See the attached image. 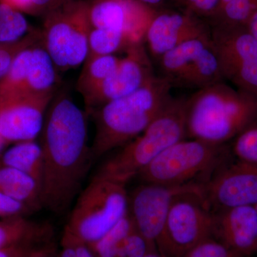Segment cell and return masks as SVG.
<instances>
[{
    "instance_id": "1",
    "label": "cell",
    "mask_w": 257,
    "mask_h": 257,
    "mask_svg": "<svg viewBox=\"0 0 257 257\" xmlns=\"http://www.w3.org/2000/svg\"><path fill=\"white\" fill-rule=\"evenodd\" d=\"M39 136L44 161L42 207L62 215L82 191L94 162L88 144L87 113L61 92L47 108Z\"/></svg>"
},
{
    "instance_id": "2",
    "label": "cell",
    "mask_w": 257,
    "mask_h": 257,
    "mask_svg": "<svg viewBox=\"0 0 257 257\" xmlns=\"http://www.w3.org/2000/svg\"><path fill=\"white\" fill-rule=\"evenodd\" d=\"M172 87L163 77L155 75L135 92L89 113L95 124L91 146L93 160L124 146L143 133L173 98Z\"/></svg>"
},
{
    "instance_id": "3",
    "label": "cell",
    "mask_w": 257,
    "mask_h": 257,
    "mask_svg": "<svg viewBox=\"0 0 257 257\" xmlns=\"http://www.w3.org/2000/svg\"><path fill=\"white\" fill-rule=\"evenodd\" d=\"M187 137L222 145L257 121V98L222 82L185 100Z\"/></svg>"
},
{
    "instance_id": "4",
    "label": "cell",
    "mask_w": 257,
    "mask_h": 257,
    "mask_svg": "<svg viewBox=\"0 0 257 257\" xmlns=\"http://www.w3.org/2000/svg\"><path fill=\"white\" fill-rule=\"evenodd\" d=\"M185 100L172 98L152 124L120 147L99 167L95 176L126 185L166 149L184 140L187 137Z\"/></svg>"
},
{
    "instance_id": "5",
    "label": "cell",
    "mask_w": 257,
    "mask_h": 257,
    "mask_svg": "<svg viewBox=\"0 0 257 257\" xmlns=\"http://www.w3.org/2000/svg\"><path fill=\"white\" fill-rule=\"evenodd\" d=\"M229 156L225 145L184 139L166 149L138 177L142 183L160 185L204 184L229 162Z\"/></svg>"
},
{
    "instance_id": "6",
    "label": "cell",
    "mask_w": 257,
    "mask_h": 257,
    "mask_svg": "<svg viewBox=\"0 0 257 257\" xmlns=\"http://www.w3.org/2000/svg\"><path fill=\"white\" fill-rule=\"evenodd\" d=\"M127 212L126 185L94 176L77 196L65 231L92 245L112 229Z\"/></svg>"
},
{
    "instance_id": "7",
    "label": "cell",
    "mask_w": 257,
    "mask_h": 257,
    "mask_svg": "<svg viewBox=\"0 0 257 257\" xmlns=\"http://www.w3.org/2000/svg\"><path fill=\"white\" fill-rule=\"evenodd\" d=\"M45 15L41 32L42 46L57 69L67 71L84 64L92 28L89 5L70 0Z\"/></svg>"
},
{
    "instance_id": "8",
    "label": "cell",
    "mask_w": 257,
    "mask_h": 257,
    "mask_svg": "<svg viewBox=\"0 0 257 257\" xmlns=\"http://www.w3.org/2000/svg\"><path fill=\"white\" fill-rule=\"evenodd\" d=\"M210 237H213V212L202 193H185L172 202L157 249L167 257H181Z\"/></svg>"
},
{
    "instance_id": "9",
    "label": "cell",
    "mask_w": 257,
    "mask_h": 257,
    "mask_svg": "<svg viewBox=\"0 0 257 257\" xmlns=\"http://www.w3.org/2000/svg\"><path fill=\"white\" fill-rule=\"evenodd\" d=\"M160 60L161 77L172 87L197 90L224 80L211 36L184 42Z\"/></svg>"
},
{
    "instance_id": "10",
    "label": "cell",
    "mask_w": 257,
    "mask_h": 257,
    "mask_svg": "<svg viewBox=\"0 0 257 257\" xmlns=\"http://www.w3.org/2000/svg\"><path fill=\"white\" fill-rule=\"evenodd\" d=\"M203 184L178 186L143 183L128 193V213L135 229L157 249L166 219L176 197L189 192L203 194Z\"/></svg>"
},
{
    "instance_id": "11",
    "label": "cell",
    "mask_w": 257,
    "mask_h": 257,
    "mask_svg": "<svg viewBox=\"0 0 257 257\" xmlns=\"http://www.w3.org/2000/svg\"><path fill=\"white\" fill-rule=\"evenodd\" d=\"M203 197L215 211L257 206V165L237 160L221 167L203 184Z\"/></svg>"
},
{
    "instance_id": "12",
    "label": "cell",
    "mask_w": 257,
    "mask_h": 257,
    "mask_svg": "<svg viewBox=\"0 0 257 257\" xmlns=\"http://www.w3.org/2000/svg\"><path fill=\"white\" fill-rule=\"evenodd\" d=\"M55 94L17 93L0 97V136L8 144L35 140Z\"/></svg>"
},
{
    "instance_id": "13",
    "label": "cell",
    "mask_w": 257,
    "mask_h": 257,
    "mask_svg": "<svg viewBox=\"0 0 257 257\" xmlns=\"http://www.w3.org/2000/svg\"><path fill=\"white\" fill-rule=\"evenodd\" d=\"M155 76L143 43L128 49L114 72L84 96L87 114L109 101L132 94Z\"/></svg>"
},
{
    "instance_id": "14",
    "label": "cell",
    "mask_w": 257,
    "mask_h": 257,
    "mask_svg": "<svg viewBox=\"0 0 257 257\" xmlns=\"http://www.w3.org/2000/svg\"><path fill=\"white\" fill-rule=\"evenodd\" d=\"M157 12L138 0H94L89 5L92 28L123 32L142 43Z\"/></svg>"
},
{
    "instance_id": "15",
    "label": "cell",
    "mask_w": 257,
    "mask_h": 257,
    "mask_svg": "<svg viewBox=\"0 0 257 257\" xmlns=\"http://www.w3.org/2000/svg\"><path fill=\"white\" fill-rule=\"evenodd\" d=\"M211 29L197 15L183 13H157L153 18L145 40L153 57L160 59L167 52L184 42L210 37Z\"/></svg>"
},
{
    "instance_id": "16",
    "label": "cell",
    "mask_w": 257,
    "mask_h": 257,
    "mask_svg": "<svg viewBox=\"0 0 257 257\" xmlns=\"http://www.w3.org/2000/svg\"><path fill=\"white\" fill-rule=\"evenodd\" d=\"M213 212V237L243 257L257 254V209L253 206Z\"/></svg>"
},
{
    "instance_id": "17",
    "label": "cell",
    "mask_w": 257,
    "mask_h": 257,
    "mask_svg": "<svg viewBox=\"0 0 257 257\" xmlns=\"http://www.w3.org/2000/svg\"><path fill=\"white\" fill-rule=\"evenodd\" d=\"M211 39L223 78L257 57V41L246 27H211Z\"/></svg>"
},
{
    "instance_id": "18",
    "label": "cell",
    "mask_w": 257,
    "mask_h": 257,
    "mask_svg": "<svg viewBox=\"0 0 257 257\" xmlns=\"http://www.w3.org/2000/svg\"><path fill=\"white\" fill-rule=\"evenodd\" d=\"M0 192L24 203L34 211L43 207L40 185L28 174L14 167L0 165Z\"/></svg>"
},
{
    "instance_id": "19",
    "label": "cell",
    "mask_w": 257,
    "mask_h": 257,
    "mask_svg": "<svg viewBox=\"0 0 257 257\" xmlns=\"http://www.w3.org/2000/svg\"><path fill=\"white\" fill-rule=\"evenodd\" d=\"M57 67L42 45L32 47L27 76L25 92L35 94H55L58 82Z\"/></svg>"
},
{
    "instance_id": "20",
    "label": "cell",
    "mask_w": 257,
    "mask_h": 257,
    "mask_svg": "<svg viewBox=\"0 0 257 257\" xmlns=\"http://www.w3.org/2000/svg\"><path fill=\"white\" fill-rule=\"evenodd\" d=\"M0 165L9 166L28 174L40 185L42 191L44 161L40 143L35 140L15 143L0 157Z\"/></svg>"
},
{
    "instance_id": "21",
    "label": "cell",
    "mask_w": 257,
    "mask_h": 257,
    "mask_svg": "<svg viewBox=\"0 0 257 257\" xmlns=\"http://www.w3.org/2000/svg\"><path fill=\"white\" fill-rule=\"evenodd\" d=\"M48 227L28 219L15 216L0 219V249L24 243H34L46 235Z\"/></svg>"
},
{
    "instance_id": "22",
    "label": "cell",
    "mask_w": 257,
    "mask_h": 257,
    "mask_svg": "<svg viewBox=\"0 0 257 257\" xmlns=\"http://www.w3.org/2000/svg\"><path fill=\"white\" fill-rule=\"evenodd\" d=\"M121 58L114 55L86 59L77 84V89L83 97L94 90L114 72Z\"/></svg>"
},
{
    "instance_id": "23",
    "label": "cell",
    "mask_w": 257,
    "mask_h": 257,
    "mask_svg": "<svg viewBox=\"0 0 257 257\" xmlns=\"http://www.w3.org/2000/svg\"><path fill=\"white\" fill-rule=\"evenodd\" d=\"M143 43V42H142ZM126 34L109 29L92 28L88 42V53L86 59L98 56L114 55L137 45Z\"/></svg>"
},
{
    "instance_id": "24",
    "label": "cell",
    "mask_w": 257,
    "mask_h": 257,
    "mask_svg": "<svg viewBox=\"0 0 257 257\" xmlns=\"http://www.w3.org/2000/svg\"><path fill=\"white\" fill-rule=\"evenodd\" d=\"M134 228L135 225L127 212L102 238L89 246L96 257H117L123 241Z\"/></svg>"
},
{
    "instance_id": "25",
    "label": "cell",
    "mask_w": 257,
    "mask_h": 257,
    "mask_svg": "<svg viewBox=\"0 0 257 257\" xmlns=\"http://www.w3.org/2000/svg\"><path fill=\"white\" fill-rule=\"evenodd\" d=\"M28 31V21L21 12L0 3V42L17 41Z\"/></svg>"
},
{
    "instance_id": "26",
    "label": "cell",
    "mask_w": 257,
    "mask_h": 257,
    "mask_svg": "<svg viewBox=\"0 0 257 257\" xmlns=\"http://www.w3.org/2000/svg\"><path fill=\"white\" fill-rule=\"evenodd\" d=\"M42 42L41 32H29L23 38L11 42H0V79L8 73L17 57L24 50Z\"/></svg>"
},
{
    "instance_id": "27",
    "label": "cell",
    "mask_w": 257,
    "mask_h": 257,
    "mask_svg": "<svg viewBox=\"0 0 257 257\" xmlns=\"http://www.w3.org/2000/svg\"><path fill=\"white\" fill-rule=\"evenodd\" d=\"M233 152L237 160L257 165V121L236 137Z\"/></svg>"
},
{
    "instance_id": "28",
    "label": "cell",
    "mask_w": 257,
    "mask_h": 257,
    "mask_svg": "<svg viewBox=\"0 0 257 257\" xmlns=\"http://www.w3.org/2000/svg\"><path fill=\"white\" fill-rule=\"evenodd\" d=\"M227 80L239 90L257 98V57L241 65Z\"/></svg>"
},
{
    "instance_id": "29",
    "label": "cell",
    "mask_w": 257,
    "mask_h": 257,
    "mask_svg": "<svg viewBox=\"0 0 257 257\" xmlns=\"http://www.w3.org/2000/svg\"><path fill=\"white\" fill-rule=\"evenodd\" d=\"M181 257H243L214 237L201 241Z\"/></svg>"
},
{
    "instance_id": "30",
    "label": "cell",
    "mask_w": 257,
    "mask_h": 257,
    "mask_svg": "<svg viewBox=\"0 0 257 257\" xmlns=\"http://www.w3.org/2000/svg\"><path fill=\"white\" fill-rule=\"evenodd\" d=\"M157 251L158 250L152 247L135 227L125 238L119 248L117 257H144L147 253Z\"/></svg>"
},
{
    "instance_id": "31",
    "label": "cell",
    "mask_w": 257,
    "mask_h": 257,
    "mask_svg": "<svg viewBox=\"0 0 257 257\" xmlns=\"http://www.w3.org/2000/svg\"><path fill=\"white\" fill-rule=\"evenodd\" d=\"M34 212L28 205L0 192V219L26 216Z\"/></svg>"
},
{
    "instance_id": "32",
    "label": "cell",
    "mask_w": 257,
    "mask_h": 257,
    "mask_svg": "<svg viewBox=\"0 0 257 257\" xmlns=\"http://www.w3.org/2000/svg\"><path fill=\"white\" fill-rule=\"evenodd\" d=\"M185 11L199 17L209 18L214 13L219 0H179Z\"/></svg>"
},
{
    "instance_id": "33",
    "label": "cell",
    "mask_w": 257,
    "mask_h": 257,
    "mask_svg": "<svg viewBox=\"0 0 257 257\" xmlns=\"http://www.w3.org/2000/svg\"><path fill=\"white\" fill-rule=\"evenodd\" d=\"M32 243H20L0 249V257H28L35 248Z\"/></svg>"
},
{
    "instance_id": "34",
    "label": "cell",
    "mask_w": 257,
    "mask_h": 257,
    "mask_svg": "<svg viewBox=\"0 0 257 257\" xmlns=\"http://www.w3.org/2000/svg\"><path fill=\"white\" fill-rule=\"evenodd\" d=\"M70 0H33L34 9L32 13H45L55 10Z\"/></svg>"
},
{
    "instance_id": "35",
    "label": "cell",
    "mask_w": 257,
    "mask_h": 257,
    "mask_svg": "<svg viewBox=\"0 0 257 257\" xmlns=\"http://www.w3.org/2000/svg\"><path fill=\"white\" fill-rule=\"evenodd\" d=\"M0 3L9 5L20 12L32 13L34 9L33 0H0Z\"/></svg>"
},
{
    "instance_id": "36",
    "label": "cell",
    "mask_w": 257,
    "mask_h": 257,
    "mask_svg": "<svg viewBox=\"0 0 257 257\" xmlns=\"http://www.w3.org/2000/svg\"><path fill=\"white\" fill-rule=\"evenodd\" d=\"M60 257H77L75 248L65 236H64V248L61 252Z\"/></svg>"
},
{
    "instance_id": "37",
    "label": "cell",
    "mask_w": 257,
    "mask_h": 257,
    "mask_svg": "<svg viewBox=\"0 0 257 257\" xmlns=\"http://www.w3.org/2000/svg\"><path fill=\"white\" fill-rule=\"evenodd\" d=\"M246 28L257 41V10L250 18L249 21L246 25Z\"/></svg>"
},
{
    "instance_id": "38",
    "label": "cell",
    "mask_w": 257,
    "mask_h": 257,
    "mask_svg": "<svg viewBox=\"0 0 257 257\" xmlns=\"http://www.w3.org/2000/svg\"><path fill=\"white\" fill-rule=\"evenodd\" d=\"M138 1L141 2L143 4L152 8V6L160 4L161 3L163 2V0H138Z\"/></svg>"
},
{
    "instance_id": "39",
    "label": "cell",
    "mask_w": 257,
    "mask_h": 257,
    "mask_svg": "<svg viewBox=\"0 0 257 257\" xmlns=\"http://www.w3.org/2000/svg\"><path fill=\"white\" fill-rule=\"evenodd\" d=\"M8 145V143H7L6 141L0 136V157L3 155V151H4L5 147H6L7 145Z\"/></svg>"
},
{
    "instance_id": "40",
    "label": "cell",
    "mask_w": 257,
    "mask_h": 257,
    "mask_svg": "<svg viewBox=\"0 0 257 257\" xmlns=\"http://www.w3.org/2000/svg\"><path fill=\"white\" fill-rule=\"evenodd\" d=\"M144 257H167V256H165V255H163V254H162V253H161L160 252V251H152V252L147 253L146 256H145Z\"/></svg>"
},
{
    "instance_id": "41",
    "label": "cell",
    "mask_w": 257,
    "mask_h": 257,
    "mask_svg": "<svg viewBox=\"0 0 257 257\" xmlns=\"http://www.w3.org/2000/svg\"><path fill=\"white\" fill-rule=\"evenodd\" d=\"M49 253H50V251H48V250L45 249V248H42L40 257H50Z\"/></svg>"
},
{
    "instance_id": "42",
    "label": "cell",
    "mask_w": 257,
    "mask_h": 257,
    "mask_svg": "<svg viewBox=\"0 0 257 257\" xmlns=\"http://www.w3.org/2000/svg\"><path fill=\"white\" fill-rule=\"evenodd\" d=\"M249 257H256V256H249Z\"/></svg>"
},
{
    "instance_id": "43",
    "label": "cell",
    "mask_w": 257,
    "mask_h": 257,
    "mask_svg": "<svg viewBox=\"0 0 257 257\" xmlns=\"http://www.w3.org/2000/svg\"><path fill=\"white\" fill-rule=\"evenodd\" d=\"M256 209H257V206H256Z\"/></svg>"
}]
</instances>
